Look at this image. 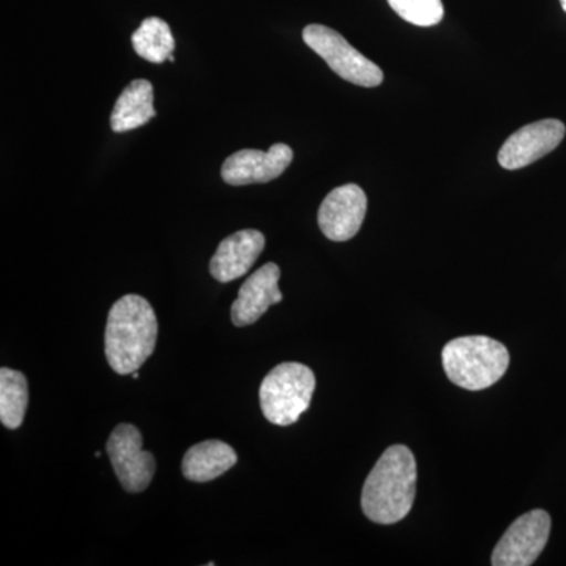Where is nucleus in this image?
Segmentation results:
<instances>
[{
  "label": "nucleus",
  "mask_w": 566,
  "mask_h": 566,
  "mask_svg": "<svg viewBox=\"0 0 566 566\" xmlns=\"http://www.w3.org/2000/svg\"><path fill=\"white\" fill-rule=\"evenodd\" d=\"M158 340V318L139 294H126L112 305L104 334V353L112 370L133 375L147 363Z\"/></svg>",
  "instance_id": "obj_1"
},
{
  "label": "nucleus",
  "mask_w": 566,
  "mask_h": 566,
  "mask_svg": "<svg viewBox=\"0 0 566 566\" xmlns=\"http://www.w3.org/2000/svg\"><path fill=\"white\" fill-rule=\"evenodd\" d=\"M417 463L406 446H392L371 469L363 490V510L376 524L400 523L415 505Z\"/></svg>",
  "instance_id": "obj_2"
},
{
  "label": "nucleus",
  "mask_w": 566,
  "mask_h": 566,
  "mask_svg": "<svg viewBox=\"0 0 566 566\" xmlns=\"http://www.w3.org/2000/svg\"><path fill=\"white\" fill-rule=\"evenodd\" d=\"M509 364V349L485 335L455 338L442 349L447 378L465 390H483L495 385Z\"/></svg>",
  "instance_id": "obj_3"
},
{
  "label": "nucleus",
  "mask_w": 566,
  "mask_h": 566,
  "mask_svg": "<svg viewBox=\"0 0 566 566\" xmlns=\"http://www.w3.org/2000/svg\"><path fill=\"white\" fill-rule=\"evenodd\" d=\"M315 375L307 365L285 363L273 368L260 387V405L268 422L289 427L307 411L315 392Z\"/></svg>",
  "instance_id": "obj_4"
},
{
  "label": "nucleus",
  "mask_w": 566,
  "mask_h": 566,
  "mask_svg": "<svg viewBox=\"0 0 566 566\" xmlns=\"http://www.w3.org/2000/svg\"><path fill=\"white\" fill-rule=\"evenodd\" d=\"M303 39L304 43L315 51L342 80L360 87H378L385 81L381 69L368 61L334 29L311 24L304 29Z\"/></svg>",
  "instance_id": "obj_5"
},
{
  "label": "nucleus",
  "mask_w": 566,
  "mask_h": 566,
  "mask_svg": "<svg viewBox=\"0 0 566 566\" xmlns=\"http://www.w3.org/2000/svg\"><path fill=\"white\" fill-rule=\"evenodd\" d=\"M142 447L144 441L140 431L129 423L118 424L106 444L115 475L129 493L147 490L156 472L155 457Z\"/></svg>",
  "instance_id": "obj_6"
},
{
  "label": "nucleus",
  "mask_w": 566,
  "mask_h": 566,
  "mask_svg": "<svg viewBox=\"0 0 566 566\" xmlns=\"http://www.w3.org/2000/svg\"><path fill=\"white\" fill-rule=\"evenodd\" d=\"M551 534V516L545 510H532L506 528L494 547V566H531L543 553Z\"/></svg>",
  "instance_id": "obj_7"
},
{
  "label": "nucleus",
  "mask_w": 566,
  "mask_h": 566,
  "mask_svg": "<svg viewBox=\"0 0 566 566\" xmlns=\"http://www.w3.org/2000/svg\"><path fill=\"white\" fill-rule=\"evenodd\" d=\"M566 128L556 118L531 123L505 140L497 161L506 170L523 169L556 150L564 140Z\"/></svg>",
  "instance_id": "obj_8"
},
{
  "label": "nucleus",
  "mask_w": 566,
  "mask_h": 566,
  "mask_svg": "<svg viewBox=\"0 0 566 566\" xmlns=\"http://www.w3.org/2000/svg\"><path fill=\"white\" fill-rule=\"evenodd\" d=\"M367 196L357 185H345L327 193L318 211V226L327 240L344 243L363 227Z\"/></svg>",
  "instance_id": "obj_9"
},
{
  "label": "nucleus",
  "mask_w": 566,
  "mask_h": 566,
  "mask_svg": "<svg viewBox=\"0 0 566 566\" xmlns=\"http://www.w3.org/2000/svg\"><path fill=\"white\" fill-rule=\"evenodd\" d=\"M292 161L293 150L285 144H275L268 151L240 150L223 161L222 180L232 186L270 182L281 177Z\"/></svg>",
  "instance_id": "obj_10"
},
{
  "label": "nucleus",
  "mask_w": 566,
  "mask_h": 566,
  "mask_svg": "<svg viewBox=\"0 0 566 566\" xmlns=\"http://www.w3.org/2000/svg\"><path fill=\"white\" fill-rule=\"evenodd\" d=\"M279 281L281 268L275 263H266L241 285L232 305L234 326L243 327L256 323L271 305L282 303L283 294L279 290Z\"/></svg>",
  "instance_id": "obj_11"
},
{
  "label": "nucleus",
  "mask_w": 566,
  "mask_h": 566,
  "mask_svg": "<svg viewBox=\"0 0 566 566\" xmlns=\"http://www.w3.org/2000/svg\"><path fill=\"white\" fill-rule=\"evenodd\" d=\"M264 237L259 230H240L219 244L212 255L210 273L216 281L229 283L243 277L264 249Z\"/></svg>",
  "instance_id": "obj_12"
},
{
  "label": "nucleus",
  "mask_w": 566,
  "mask_h": 566,
  "mask_svg": "<svg viewBox=\"0 0 566 566\" xmlns=\"http://www.w3.org/2000/svg\"><path fill=\"white\" fill-rule=\"evenodd\" d=\"M233 447L222 441H205L192 446L182 458L181 471L186 479L196 483H207L226 474L237 464Z\"/></svg>",
  "instance_id": "obj_13"
},
{
  "label": "nucleus",
  "mask_w": 566,
  "mask_h": 566,
  "mask_svg": "<svg viewBox=\"0 0 566 566\" xmlns=\"http://www.w3.org/2000/svg\"><path fill=\"white\" fill-rule=\"evenodd\" d=\"M156 117L153 106V85L147 80L133 81L115 103L111 115L114 133L133 132Z\"/></svg>",
  "instance_id": "obj_14"
},
{
  "label": "nucleus",
  "mask_w": 566,
  "mask_h": 566,
  "mask_svg": "<svg viewBox=\"0 0 566 566\" xmlns=\"http://www.w3.org/2000/svg\"><path fill=\"white\" fill-rule=\"evenodd\" d=\"M29 405L28 379L21 371L0 370V422L9 430H17L24 422Z\"/></svg>",
  "instance_id": "obj_15"
},
{
  "label": "nucleus",
  "mask_w": 566,
  "mask_h": 566,
  "mask_svg": "<svg viewBox=\"0 0 566 566\" xmlns=\"http://www.w3.org/2000/svg\"><path fill=\"white\" fill-rule=\"evenodd\" d=\"M134 51L139 57L151 63L169 61L175 50L170 25L161 18H147L132 36Z\"/></svg>",
  "instance_id": "obj_16"
},
{
  "label": "nucleus",
  "mask_w": 566,
  "mask_h": 566,
  "mask_svg": "<svg viewBox=\"0 0 566 566\" xmlns=\"http://www.w3.org/2000/svg\"><path fill=\"white\" fill-rule=\"evenodd\" d=\"M398 17L419 28H431L444 18L442 0H387Z\"/></svg>",
  "instance_id": "obj_17"
},
{
  "label": "nucleus",
  "mask_w": 566,
  "mask_h": 566,
  "mask_svg": "<svg viewBox=\"0 0 566 566\" xmlns=\"http://www.w3.org/2000/svg\"><path fill=\"white\" fill-rule=\"evenodd\" d=\"M133 378L134 379H139V371H134Z\"/></svg>",
  "instance_id": "obj_18"
},
{
  "label": "nucleus",
  "mask_w": 566,
  "mask_h": 566,
  "mask_svg": "<svg viewBox=\"0 0 566 566\" xmlns=\"http://www.w3.org/2000/svg\"><path fill=\"white\" fill-rule=\"evenodd\" d=\"M562 9L566 11V0H560Z\"/></svg>",
  "instance_id": "obj_19"
}]
</instances>
